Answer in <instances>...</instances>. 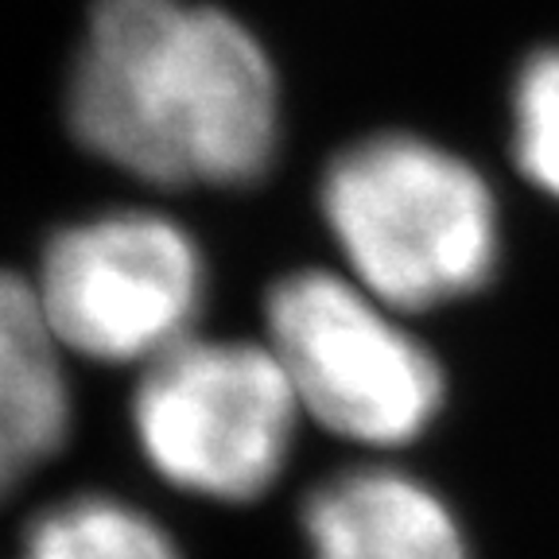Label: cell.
<instances>
[{
  "label": "cell",
  "instance_id": "3957f363",
  "mask_svg": "<svg viewBox=\"0 0 559 559\" xmlns=\"http://www.w3.org/2000/svg\"><path fill=\"white\" fill-rule=\"evenodd\" d=\"M264 323L299 408L326 431L366 447H404L436 424L443 369L404 331L401 311L354 276L326 269L280 276Z\"/></svg>",
  "mask_w": 559,
  "mask_h": 559
},
{
  "label": "cell",
  "instance_id": "5b68a950",
  "mask_svg": "<svg viewBox=\"0 0 559 559\" xmlns=\"http://www.w3.org/2000/svg\"><path fill=\"white\" fill-rule=\"evenodd\" d=\"M32 288L62 349L105 366H148L191 338L206 304V261L167 214L109 210L47 241Z\"/></svg>",
  "mask_w": 559,
  "mask_h": 559
},
{
  "label": "cell",
  "instance_id": "7a4b0ae2",
  "mask_svg": "<svg viewBox=\"0 0 559 559\" xmlns=\"http://www.w3.org/2000/svg\"><path fill=\"white\" fill-rule=\"evenodd\" d=\"M319 206L349 276L393 311L459 304L498 269V199L471 159L436 140H354L326 164Z\"/></svg>",
  "mask_w": 559,
  "mask_h": 559
},
{
  "label": "cell",
  "instance_id": "6da1fadb",
  "mask_svg": "<svg viewBox=\"0 0 559 559\" xmlns=\"http://www.w3.org/2000/svg\"><path fill=\"white\" fill-rule=\"evenodd\" d=\"M82 148L156 187H249L280 148V82L241 20L191 0H97L70 70Z\"/></svg>",
  "mask_w": 559,
  "mask_h": 559
},
{
  "label": "cell",
  "instance_id": "9c48e42d",
  "mask_svg": "<svg viewBox=\"0 0 559 559\" xmlns=\"http://www.w3.org/2000/svg\"><path fill=\"white\" fill-rule=\"evenodd\" d=\"M509 124L521 175L559 199V44L521 62L509 90Z\"/></svg>",
  "mask_w": 559,
  "mask_h": 559
},
{
  "label": "cell",
  "instance_id": "ba28073f",
  "mask_svg": "<svg viewBox=\"0 0 559 559\" xmlns=\"http://www.w3.org/2000/svg\"><path fill=\"white\" fill-rule=\"evenodd\" d=\"M20 559H183L159 521L109 493H79L27 528Z\"/></svg>",
  "mask_w": 559,
  "mask_h": 559
},
{
  "label": "cell",
  "instance_id": "277c9868",
  "mask_svg": "<svg viewBox=\"0 0 559 559\" xmlns=\"http://www.w3.org/2000/svg\"><path fill=\"white\" fill-rule=\"evenodd\" d=\"M299 412L269 346L191 334L144 366L132 431L171 486L210 501H257L288 466Z\"/></svg>",
  "mask_w": 559,
  "mask_h": 559
},
{
  "label": "cell",
  "instance_id": "52a82bcc",
  "mask_svg": "<svg viewBox=\"0 0 559 559\" xmlns=\"http://www.w3.org/2000/svg\"><path fill=\"white\" fill-rule=\"evenodd\" d=\"M70 436V381L32 280L0 269V498L59 454Z\"/></svg>",
  "mask_w": 559,
  "mask_h": 559
},
{
  "label": "cell",
  "instance_id": "8992f818",
  "mask_svg": "<svg viewBox=\"0 0 559 559\" xmlns=\"http://www.w3.org/2000/svg\"><path fill=\"white\" fill-rule=\"evenodd\" d=\"M311 559H471L447 501L393 466L334 474L304 506Z\"/></svg>",
  "mask_w": 559,
  "mask_h": 559
}]
</instances>
